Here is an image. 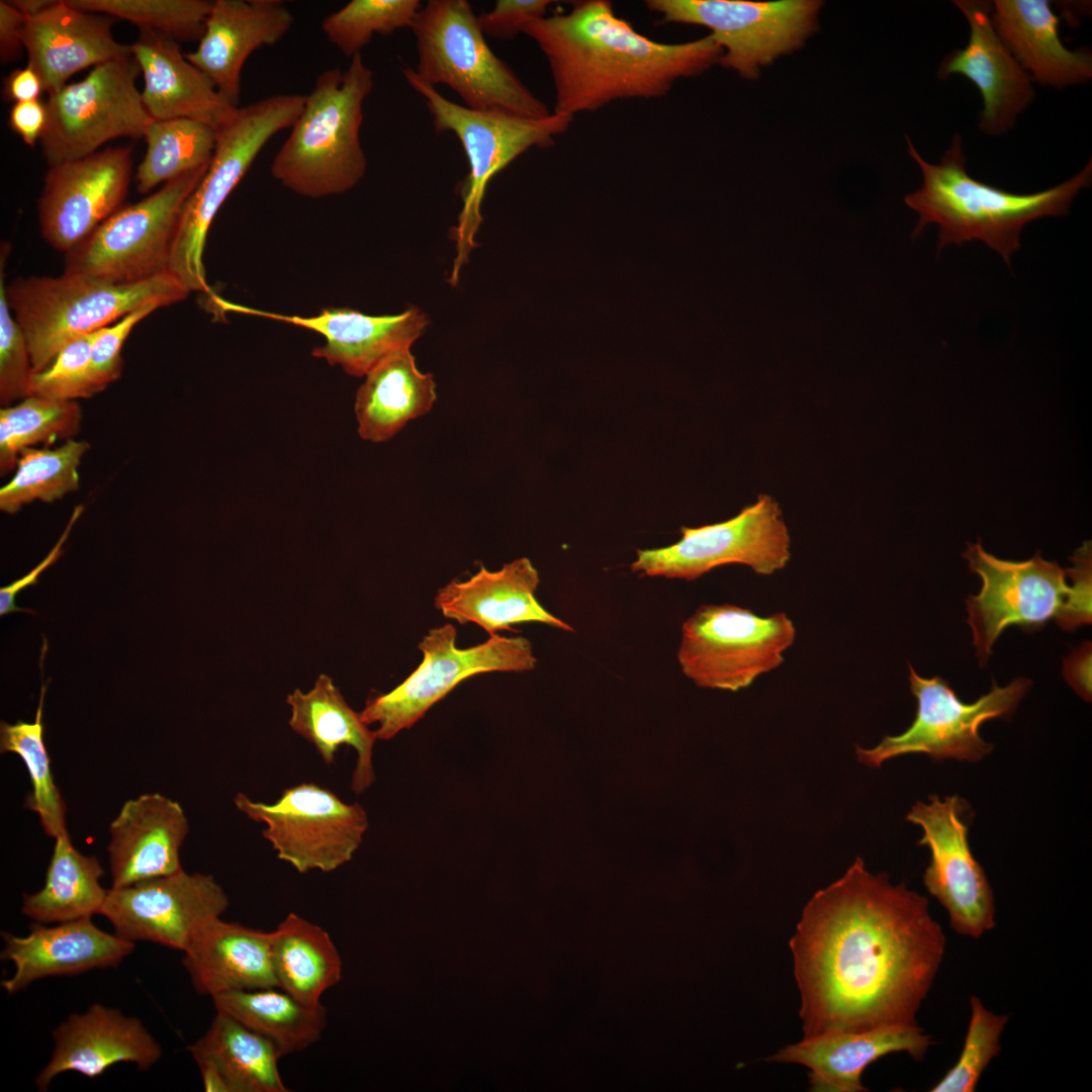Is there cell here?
I'll use <instances>...</instances> for the list:
<instances>
[{
  "label": "cell",
  "instance_id": "cell-16",
  "mask_svg": "<svg viewBox=\"0 0 1092 1092\" xmlns=\"http://www.w3.org/2000/svg\"><path fill=\"white\" fill-rule=\"evenodd\" d=\"M670 23L702 25L722 49L718 64L753 79L760 66L799 48L812 32L819 1L647 0Z\"/></svg>",
  "mask_w": 1092,
  "mask_h": 1092
},
{
  "label": "cell",
  "instance_id": "cell-2",
  "mask_svg": "<svg viewBox=\"0 0 1092 1092\" xmlns=\"http://www.w3.org/2000/svg\"><path fill=\"white\" fill-rule=\"evenodd\" d=\"M523 33L544 54L555 91L553 112L573 117L618 100L665 96L681 78L718 63L709 34L664 43L638 32L608 0H579L566 13L528 23Z\"/></svg>",
  "mask_w": 1092,
  "mask_h": 1092
},
{
  "label": "cell",
  "instance_id": "cell-29",
  "mask_svg": "<svg viewBox=\"0 0 1092 1092\" xmlns=\"http://www.w3.org/2000/svg\"><path fill=\"white\" fill-rule=\"evenodd\" d=\"M539 582L537 569L526 557L515 559L496 571L482 566L467 580H452L440 588L435 607L444 617L460 624L474 623L489 636L529 622L573 631L537 601Z\"/></svg>",
  "mask_w": 1092,
  "mask_h": 1092
},
{
  "label": "cell",
  "instance_id": "cell-9",
  "mask_svg": "<svg viewBox=\"0 0 1092 1092\" xmlns=\"http://www.w3.org/2000/svg\"><path fill=\"white\" fill-rule=\"evenodd\" d=\"M208 166L165 183L136 203L123 205L65 254L64 273L131 284L168 271L183 206Z\"/></svg>",
  "mask_w": 1092,
  "mask_h": 1092
},
{
  "label": "cell",
  "instance_id": "cell-46",
  "mask_svg": "<svg viewBox=\"0 0 1092 1092\" xmlns=\"http://www.w3.org/2000/svg\"><path fill=\"white\" fill-rule=\"evenodd\" d=\"M94 333L67 343L43 370L31 376L29 395L70 401L100 392L90 375V353Z\"/></svg>",
  "mask_w": 1092,
  "mask_h": 1092
},
{
  "label": "cell",
  "instance_id": "cell-13",
  "mask_svg": "<svg viewBox=\"0 0 1092 1092\" xmlns=\"http://www.w3.org/2000/svg\"><path fill=\"white\" fill-rule=\"evenodd\" d=\"M141 73L131 54L98 65L83 80L49 95L40 140L49 166L94 154L116 138L145 136L154 119L136 87Z\"/></svg>",
  "mask_w": 1092,
  "mask_h": 1092
},
{
  "label": "cell",
  "instance_id": "cell-23",
  "mask_svg": "<svg viewBox=\"0 0 1092 1092\" xmlns=\"http://www.w3.org/2000/svg\"><path fill=\"white\" fill-rule=\"evenodd\" d=\"M224 310L258 315L314 331L326 343L312 356L339 365L349 375L365 376L390 353L411 348L423 335L429 321L418 307L397 314L369 315L347 307H328L312 316L286 315L264 311L215 298Z\"/></svg>",
  "mask_w": 1092,
  "mask_h": 1092
},
{
  "label": "cell",
  "instance_id": "cell-51",
  "mask_svg": "<svg viewBox=\"0 0 1092 1092\" xmlns=\"http://www.w3.org/2000/svg\"><path fill=\"white\" fill-rule=\"evenodd\" d=\"M80 513L81 508H76L75 514L72 516V519L68 524L66 531L64 532L58 543L55 545V547L52 549L50 554L37 566H35L29 573H27L20 579L15 580L12 583L0 588V616H5L7 614L15 612H26L35 614L34 611L18 608L15 604L16 596L24 588L35 585L38 582V576L40 575V573L44 571V569H47L51 564H54L63 554L62 546L72 529V525L80 516Z\"/></svg>",
  "mask_w": 1092,
  "mask_h": 1092
},
{
  "label": "cell",
  "instance_id": "cell-45",
  "mask_svg": "<svg viewBox=\"0 0 1092 1092\" xmlns=\"http://www.w3.org/2000/svg\"><path fill=\"white\" fill-rule=\"evenodd\" d=\"M971 1017L957 1063L932 1086L931 1092H973L990 1062L1000 1053L1006 1014L987 1009L977 996L970 999Z\"/></svg>",
  "mask_w": 1092,
  "mask_h": 1092
},
{
  "label": "cell",
  "instance_id": "cell-26",
  "mask_svg": "<svg viewBox=\"0 0 1092 1092\" xmlns=\"http://www.w3.org/2000/svg\"><path fill=\"white\" fill-rule=\"evenodd\" d=\"M115 18L54 1L28 17L23 29L27 66L40 77L51 95L76 73L131 55L130 44L118 42L112 33Z\"/></svg>",
  "mask_w": 1092,
  "mask_h": 1092
},
{
  "label": "cell",
  "instance_id": "cell-3",
  "mask_svg": "<svg viewBox=\"0 0 1092 1092\" xmlns=\"http://www.w3.org/2000/svg\"><path fill=\"white\" fill-rule=\"evenodd\" d=\"M908 152L923 176L920 189L905 196L918 223L912 238L929 223L939 226L938 250L947 244L980 240L1009 265L1020 247L1019 235L1030 220L1066 215L1073 199L1092 178V160L1069 180L1031 194L1011 193L972 178L966 170L962 138L956 134L938 164L926 162L907 138Z\"/></svg>",
  "mask_w": 1092,
  "mask_h": 1092
},
{
  "label": "cell",
  "instance_id": "cell-36",
  "mask_svg": "<svg viewBox=\"0 0 1092 1092\" xmlns=\"http://www.w3.org/2000/svg\"><path fill=\"white\" fill-rule=\"evenodd\" d=\"M105 871L94 855L73 845L69 833L55 838L42 888L26 894L22 913L39 923H59L100 914L108 890L100 880Z\"/></svg>",
  "mask_w": 1092,
  "mask_h": 1092
},
{
  "label": "cell",
  "instance_id": "cell-5",
  "mask_svg": "<svg viewBox=\"0 0 1092 1092\" xmlns=\"http://www.w3.org/2000/svg\"><path fill=\"white\" fill-rule=\"evenodd\" d=\"M189 292L169 271L131 284L64 273L18 277L6 286L9 307L27 340L33 373L46 369L71 340L144 306L179 302Z\"/></svg>",
  "mask_w": 1092,
  "mask_h": 1092
},
{
  "label": "cell",
  "instance_id": "cell-41",
  "mask_svg": "<svg viewBox=\"0 0 1092 1092\" xmlns=\"http://www.w3.org/2000/svg\"><path fill=\"white\" fill-rule=\"evenodd\" d=\"M88 449V443L71 439L55 449L23 450L14 475L0 489V510L15 514L34 500L53 503L77 490L78 467Z\"/></svg>",
  "mask_w": 1092,
  "mask_h": 1092
},
{
  "label": "cell",
  "instance_id": "cell-14",
  "mask_svg": "<svg viewBox=\"0 0 1092 1092\" xmlns=\"http://www.w3.org/2000/svg\"><path fill=\"white\" fill-rule=\"evenodd\" d=\"M234 803L249 819L265 825L262 835L277 857L300 874L330 873L349 861L368 828L360 804L346 803L313 783L286 788L270 804L244 793H238Z\"/></svg>",
  "mask_w": 1092,
  "mask_h": 1092
},
{
  "label": "cell",
  "instance_id": "cell-19",
  "mask_svg": "<svg viewBox=\"0 0 1092 1092\" xmlns=\"http://www.w3.org/2000/svg\"><path fill=\"white\" fill-rule=\"evenodd\" d=\"M229 906L211 875L184 870L121 888H110L100 911L114 932L184 952L200 929Z\"/></svg>",
  "mask_w": 1092,
  "mask_h": 1092
},
{
  "label": "cell",
  "instance_id": "cell-18",
  "mask_svg": "<svg viewBox=\"0 0 1092 1092\" xmlns=\"http://www.w3.org/2000/svg\"><path fill=\"white\" fill-rule=\"evenodd\" d=\"M916 802L906 819L921 827L919 845L930 850L923 884L946 910L952 929L979 938L995 926V903L991 885L972 853L968 840L972 810L953 795Z\"/></svg>",
  "mask_w": 1092,
  "mask_h": 1092
},
{
  "label": "cell",
  "instance_id": "cell-47",
  "mask_svg": "<svg viewBox=\"0 0 1092 1092\" xmlns=\"http://www.w3.org/2000/svg\"><path fill=\"white\" fill-rule=\"evenodd\" d=\"M9 244L2 242L0 253V402L4 406L28 396L33 374L25 334L7 300L5 262Z\"/></svg>",
  "mask_w": 1092,
  "mask_h": 1092
},
{
  "label": "cell",
  "instance_id": "cell-31",
  "mask_svg": "<svg viewBox=\"0 0 1092 1092\" xmlns=\"http://www.w3.org/2000/svg\"><path fill=\"white\" fill-rule=\"evenodd\" d=\"M195 990L211 997L225 992L278 987L271 959V931L220 917L207 922L183 952Z\"/></svg>",
  "mask_w": 1092,
  "mask_h": 1092
},
{
  "label": "cell",
  "instance_id": "cell-44",
  "mask_svg": "<svg viewBox=\"0 0 1092 1092\" xmlns=\"http://www.w3.org/2000/svg\"><path fill=\"white\" fill-rule=\"evenodd\" d=\"M419 0H352L322 21V30L346 57L361 54L375 34L390 35L413 25Z\"/></svg>",
  "mask_w": 1092,
  "mask_h": 1092
},
{
  "label": "cell",
  "instance_id": "cell-12",
  "mask_svg": "<svg viewBox=\"0 0 1092 1092\" xmlns=\"http://www.w3.org/2000/svg\"><path fill=\"white\" fill-rule=\"evenodd\" d=\"M419 649L424 655L419 666L390 692L368 699L360 712L367 725H377V739H391L414 726L433 705L472 675L528 671L537 662L531 642L524 637L494 634L478 645L458 648L452 624L430 630Z\"/></svg>",
  "mask_w": 1092,
  "mask_h": 1092
},
{
  "label": "cell",
  "instance_id": "cell-57",
  "mask_svg": "<svg viewBox=\"0 0 1092 1092\" xmlns=\"http://www.w3.org/2000/svg\"><path fill=\"white\" fill-rule=\"evenodd\" d=\"M27 18L34 16L53 4L52 0H12L10 1Z\"/></svg>",
  "mask_w": 1092,
  "mask_h": 1092
},
{
  "label": "cell",
  "instance_id": "cell-50",
  "mask_svg": "<svg viewBox=\"0 0 1092 1092\" xmlns=\"http://www.w3.org/2000/svg\"><path fill=\"white\" fill-rule=\"evenodd\" d=\"M1073 567L1067 569L1073 583L1065 608L1056 623L1065 631H1075L1082 625L1091 624V543L1085 542L1073 557Z\"/></svg>",
  "mask_w": 1092,
  "mask_h": 1092
},
{
  "label": "cell",
  "instance_id": "cell-34",
  "mask_svg": "<svg viewBox=\"0 0 1092 1092\" xmlns=\"http://www.w3.org/2000/svg\"><path fill=\"white\" fill-rule=\"evenodd\" d=\"M286 702L291 710L289 726L315 747L326 764L334 762L341 745L356 750L351 787L357 794L368 789L375 779L372 756L377 736L348 705L333 679L320 674L309 691L295 689Z\"/></svg>",
  "mask_w": 1092,
  "mask_h": 1092
},
{
  "label": "cell",
  "instance_id": "cell-33",
  "mask_svg": "<svg viewBox=\"0 0 1092 1092\" xmlns=\"http://www.w3.org/2000/svg\"><path fill=\"white\" fill-rule=\"evenodd\" d=\"M436 398L434 378L418 369L411 348L396 350L366 373L357 390L358 434L372 443L388 441L429 413Z\"/></svg>",
  "mask_w": 1092,
  "mask_h": 1092
},
{
  "label": "cell",
  "instance_id": "cell-35",
  "mask_svg": "<svg viewBox=\"0 0 1092 1092\" xmlns=\"http://www.w3.org/2000/svg\"><path fill=\"white\" fill-rule=\"evenodd\" d=\"M197 1065L214 1068L231 1092H286L279 1069L282 1057L268 1038L233 1016L216 1011L205 1033L189 1046Z\"/></svg>",
  "mask_w": 1092,
  "mask_h": 1092
},
{
  "label": "cell",
  "instance_id": "cell-27",
  "mask_svg": "<svg viewBox=\"0 0 1092 1092\" xmlns=\"http://www.w3.org/2000/svg\"><path fill=\"white\" fill-rule=\"evenodd\" d=\"M933 1043L917 1024H893L862 1031H835L803 1037L781 1049L767 1062L807 1067L812 1092H862L866 1068L879 1059L904 1052L921 1061Z\"/></svg>",
  "mask_w": 1092,
  "mask_h": 1092
},
{
  "label": "cell",
  "instance_id": "cell-32",
  "mask_svg": "<svg viewBox=\"0 0 1092 1092\" xmlns=\"http://www.w3.org/2000/svg\"><path fill=\"white\" fill-rule=\"evenodd\" d=\"M992 8L995 30L1031 81L1062 88L1092 77L1091 53L1064 46L1049 1L996 0Z\"/></svg>",
  "mask_w": 1092,
  "mask_h": 1092
},
{
  "label": "cell",
  "instance_id": "cell-39",
  "mask_svg": "<svg viewBox=\"0 0 1092 1092\" xmlns=\"http://www.w3.org/2000/svg\"><path fill=\"white\" fill-rule=\"evenodd\" d=\"M144 138L147 151L135 175L136 189L143 194L161 183L208 166L215 149L216 129L188 118L153 120Z\"/></svg>",
  "mask_w": 1092,
  "mask_h": 1092
},
{
  "label": "cell",
  "instance_id": "cell-56",
  "mask_svg": "<svg viewBox=\"0 0 1092 1092\" xmlns=\"http://www.w3.org/2000/svg\"><path fill=\"white\" fill-rule=\"evenodd\" d=\"M204 1090L207 1092H231L223 1077L212 1067L198 1065Z\"/></svg>",
  "mask_w": 1092,
  "mask_h": 1092
},
{
  "label": "cell",
  "instance_id": "cell-7",
  "mask_svg": "<svg viewBox=\"0 0 1092 1092\" xmlns=\"http://www.w3.org/2000/svg\"><path fill=\"white\" fill-rule=\"evenodd\" d=\"M305 96L277 94L238 107L216 128L211 162L183 206L169 259L168 271L189 291L209 292L202 261L209 228L265 145L295 122Z\"/></svg>",
  "mask_w": 1092,
  "mask_h": 1092
},
{
  "label": "cell",
  "instance_id": "cell-42",
  "mask_svg": "<svg viewBox=\"0 0 1092 1092\" xmlns=\"http://www.w3.org/2000/svg\"><path fill=\"white\" fill-rule=\"evenodd\" d=\"M81 408L74 401L29 395L0 411L1 475L16 468L20 453L39 443L71 440L81 424Z\"/></svg>",
  "mask_w": 1092,
  "mask_h": 1092
},
{
  "label": "cell",
  "instance_id": "cell-20",
  "mask_svg": "<svg viewBox=\"0 0 1092 1092\" xmlns=\"http://www.w3.org/2000/svg\"><path fill=\"white\" fill-rule=\"evenodd\" d=\"M132 170L129 147H109L50 166L37 202L44 241L65 254L123 206Z\"/></svg>",
  "mask_w": 1092,
  "mask_h": 1092
},
{
  "label": "cell",
  "instance_id": "cell-8",
  "mask_svg": "<svg viewBox=\"0 0 1092 1092\" xmlns=\"http://www.w3.org/2000/svg\"><path fill=\"white\" fill-rule=\"evenodd\" d=\"M402 73L408 85L425 99L435 130L454 133L468 162V175L461 186L462 209L451 232L457 247L450 278L455 284L459 270L476 246L474 238L482 221L480 206L490 179L531 148L553 145L573 117L552 112L534 119L473 110L444 97L422 81L414 69L404 68Z\"/></svg>",
  "mask_w": 1092,
  "mask_h": 1092
},
{
  "label": "cell",
  "instance_id": "cell-21",
  "mask_svg": "<svg viewBox=\"0 0 1092 1092\" xmlns=\"http://www.w3.org/2000/svg\"><path fill=\"white\" fill-rule=\"evenodd\" d=\"M970 25L969 42L952 51L939 65L944 79L960 74L971 80L983 98L979 127L986 134H1002L1032 101L1031 79L1012 56L994 28L989 1L956 0Z\"/></svg>",
  "mask_w": 1092,
  "mask_h": 1092
},
{
  "label": "cell",
  "instance_id": "cell-53",
  "mask_svg": "<svg viewBox=\"0 0 1092 1092\" xmlns=\"http://www.w3.org/2000/svg\"><path fill=\"white\" fill-rule=\"evenodd\" d=\"M27 17L10 1H0V60L14 61L23 47V29Z\"/></svg>",
  "mask_w": 1092,
  "mask_h": 1092
},
{
  "label": "cell",
  "instance_id": "cell-6",
  "mask_svg": "<svg viewBox=\"0 0 1092 1092\" xmlns=\"http://www.w3.org/2000/svg\"><path fill=\"white\" fill-rule=\"evenodd\" d=\"M411 29L422 81L448 86L473 110L534 119L552 113L491 51L468 1L430 0Z\"/></svg>",
  "mask_w": 1092,
  "mask_h": 1092
},
{
  "label": "cell",
  "instance_id": "cell-10",
  "mask_svg": "<svg viewBox=\"0 0 1092 1092\" xmlns=\"http://www.w3.org/2000/svg\"><path fill=\"white\" fill-rule=\"evenodd\" d=\"M796 638L785 613L761 617L733 605H704L682 624L677 660L704 688L738 691L784 662Z\"/></svg>",
  "mask_w": 1092,
  "mask_h": 1092
},
{
  "label": "cell",
  "instance_id": "cell-40",
  "mask_svg": "<svg viewBox=\"0 0 1092 1092\" xmlns=\"http://www.w3.org/2000/svg\"><path fill=\"white\" fill-rule=\"evenodd\" d=\"M46 691L47 685H42L33 722L0 723V752L15 753L25 764L31 784L25 806L38 816L47 835L55 839L69 832L66 804L55 783L44 743L41 717Z\"/></svg>",
  "mask_w": 1092,
  "mask_h": 1092
},
{
  "label": "cell",
  "instance_id": "cell-17",
  "mask_svg": "<svg viewBox=\"0 0 1092 1092\" xmlns=\"http://www.w3.org/2000/svg\"><path fill=\"white\" fill-rule=\"evenodd\" d=\"M963 556L982 579L980 593L966 599L981 666L986 665L993 644L1006 628L1037 631L1062 614L1070 586L1067 569L1057 562L1046 561L1038 553L1025 561L999 559L979 542L969 543Z\"/></svg>",
  "mask_w": 1092,
  "mask_h": 1092
},
{
  "label": "cell",
  "instance_id": "cell-30",
  "mask_svg": "<svg viewBox=\"0 0 1092 1092\" xmlns=\"http://www.w3.org/2000/svg\"><path fill=\"white\" fill-rule=\"evenodd\" d=\"M131 47L144 77V106L154 120L188 118L215 129L238 108L217 91L211 80L191 64L175 40L140 30Z\"/></svg>",
  "mask_w": 1092,
  "mask_h": 1092
},
{
  "label": "cell",
  "instance_id": "cell-22",
  "mask_svg": "<svg viewBox=\"0 0 1092 1092\" xmlns=\"http://www.w3.org/2000/svg\"><path fill=\"white\" fill-rule=\"evenodd\" d=\"M53 1038L51 1059L35 1078L40 1091L66 1072L94 1079L119 1063L147 1071L162 1057L160 1043L139 1018L100 1003L70 1014L53 1031Z\"/></svg>",
  "mask_w": 1092,
  "mask_h": 1092
},
{
  "label": "cell",
  "instance_id": "cell-11",
  "mask_svg": "<svg viewBox=\"0 0 1092 1092\" xmlns=\"http://www.w3.org/2000/svg\"><path fill=\"white\" fill-rule=\"evenodd\" d=\"M910 690L917 700L912 724L901 734L885 736L875 747L856 746L857 760L879 767L891 758L923 753L934 760L954 758L977 762L993 745L984 741L980 726L995 718L1009 719L1030 689L1029 678L1017 677L1005 687L993 680L992 689L973 703L963 702L940 676L922 677L909 664Z\"/></svg>",
  "mask_w": 1092,
  "mask_h": 1092
},
{
  "label": "cell",
  "instance_id": "cell-25",
  "mask_svg": "<svg viewBox=\"0 0 1092 1092\" xmlns=\"http://www.w3.org/2000/svg\"><path fill=\"white\" fill-rule=\"evenodd\" d=\"M279 0H215L197 49L186 59L203 72L234 107L241 98V74L250 55L273 46L293 25Z\"/></svg>",
  "mask_w": 1092,
  "mask_h": 1092
},
{
  "label": "cell",
  "instance_id": "cell-55",
  "mask_svg": "<svg viewBox=\"0 0 1092 1092\" xmlns=\"http://www.w3.org/2000/svg\"><path fill=\"white\" fill-rule=\"evenodd\" d=\"M43 91L39 75L27 65L11 72L3 86V96L14 103L39 99Z\"/></svg>",
  "mask_w": 1092,
  "mask_h": 1092
},
{
  "label": "cell",
  "instance_id": "cell-1",
  "mask_svg": "<svg viewBox=\"0 0 1092 1092\" xmlns=\"http://www.w3.org/2000/svg\"><path fill=\"white\" fill-rule=\"evenodd\" d=\"M945 946L928 900L856 857L812 896L790 939L803 1037L917 1023Z\"/></svg>",
  "mask_w": 1092,
  "mask_h": 1092
},
{
  "label": "cell",
  "instance_id": "cell-48",
  "mask_svg": "<svg viewBox=\"0 0 1092 1092\" xmlns=\"http://www.w3.org/2000/svg\"><path fill=\"white\" fill-rule=\"evenodd\" d=\"M157 308L159 306L155 304L144 306L95 332L90 353V375L100 391L120 377L123 368L121 349L131 330Z\"/></svg>",
  "mask_w": 1092,
  "mask_h": 1092
},
{
  "label": "cell",
  "instance_id": "cell-15",
  "mask_svg": "<svg viewBox=\"0 0 1092 1092\" xmlns=\"http://www.w3.org/2000/svg\"><path fill=\"white\" fill-rule=\"evenodd\" d=\"M680 531L681 539L669 546L637 550L631 570L694 580L716 567L738 563L770 575L791 558L788 527L778 502L768 494H760L727 521Z\"/></svg>",
  "mask_w": 1092,
  "mask_h": 1092
},
{
  "label": "cell",
  "instance_id": "cell-38",
  "mask_svg": "<svg viewBox=\"0 0 1092 1092\" xmlns=\"http://www.w3.org/2000/svg\"><path fill=\"white\" fill-rule=\"evenodd\" d=\"M211 998L216 1011L271 1040L282 1057L317 1041L327 1024V1010L321 1003H304L279 987L231 991Z\"/></svg>",
  "mask_w": 1092,
  "mask_h": 1092
},
{
  "label": "cell",
  "instance_id": "cell-24",
  "mask_svg": "<svg viewBox=\"0 0 1092 1092\" xmlns=\"http://www.w3.org/2000/svg\"><path fill=\"white\" fill-rule=\"evenodd\" d=\"M91 918L54 926L35 922L24 936L2 932L1 960L15 968L2 988L12 995L39 979L117 967L134 950V942L102 930Z\"/></svg>",
  "mask_w": 1092,
  "mask_h": 1092
},
{
  "label": "cell",
  "instance_id": "cell-49",
  "mask_svg": "<svg viewBox=\"0 0 1092 1092\" xmlns=\"http://www.w3.org/2000/svg\"><path fill=\"white\" fill-rule=\"evenodd\" d=\"M550 0H497L488 12L478 15L484 35L508 40L523 33L525 26L546 16Z\"/></svg>",
  "mask_w": 1092,
  "mask_h": 1092
},
{
  "label": "cell",
  "instance_id": "cell-54",
  "mask_svg": "<svg viewBox=\"0 0 1092 1092\" xmlns=\"http://www.w3.org/2000/svg\"><path fill=\"white\" fill-rule=\"evenodd\" d=\"M1092 648L1090 641H1084L1064 659L1063 675L1070 687L1084 700L1091 701V664Z\"/></svg>",
  "mask_w": 1092,
  "mask_h": 1092
},
{
  "label": "cell",
  "instance_id": "cell-52",
  "mask_svg": "<svg viewBox=\"0 0 1092 1092\" xmlns=\"http://www.w3.org/2000/svg\"><path fill=\"white\" fill-rule=\"evenodd\" d=\"M47 122V104L40 99L14 103L9 112L10 127L30 147L41 140Z\"/></svg>",
  "mask_w": 1092,
  "mask_h": 1092
},
{
  "label": "cell",
  "instance_id": "cell-43",
  "mask_svg": "<svg viewBox=\"0 0 1092 1092\" xmlns=\"http://www.w3.org/2000/svg\"><path fill=\"white\" fill-rule=\"evenodd\" d=\"M76 8L123 19L173 40L200 39L212 2L205 0H67Z\"/></svg>",
  "mask_w": 1092,
  "mask_h": 1092
},
{
  "label": "cell",
  "instance_id": "cell-28",
  "mask_svg": "<svg viewBox=\"0 0 1092 1092\" xmlns=\"http://www.w3.org/2000/svg\"><path fill=\"white\" fill-rule=\"evenodd\" d=\"M188 832V820L178 802L160 793L125 801L109 825L112 888L182 871L180 850Z\"/></svg>",
  "mask_w": 1092,
  "mask_h": 1092
},
{
  "label": "cell",
  "instance_id": "cell-37",
  "mask_svg": "<svg viewBox=\"0 0 1092 1092\" xmlns=\"http://www.w3.org/2000/svg\"><path fill=\"white\" fill-rule=\"evenodd\" d=\"M271 959L278 987L304 1003H321L341 979V959L329 933L293 912L271 931Z\"/></svg>",
  "mask_w": 1092,
  "mask_h": 1092
},
{
  "label": "cell",
  "instance_id": "cell-4",
  "mask_svg": "<svg viewBox=\"0 0 1092 1092\" xmlns=\"http://www.w3.org/2000/svg\"><path fill=\"white\" fill-rule=\"evenodd\" d=\"M373 86V73L361 54L351 58L344 72L337 67L318 75L271 163L272 176L313 199L354 188L367 169L360 130L363 104Z\"/></svg>",
  "mask_w": 1092,
  "mask_h": 1092
}]
</instances>
